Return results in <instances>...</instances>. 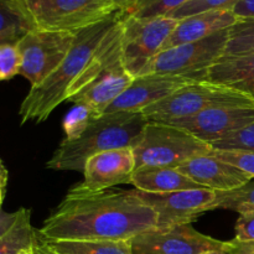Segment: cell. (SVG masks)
<instances>
[{
    "instance_id": "cell-16",
    "label": "cell",
    "mask_w": 254,
    "mask_h": 254,
    "mask_svg": "<svg viewBox=\"0 0 254 254\" xmlns=\"http://www.w3.org/2000/svg\"><path fill=\"white\" fill-rule=\"evenodd\" d=\"M135 78L127 71L123 64V56L109 64L92 83L69 97L67 101L84 103L91 106L101 114L126 92Z\"/></svg>"
},
{
    "instance_id": "cell-13",
    "label": "cell",
    "mask_w": 254,
    "mask_h": 254,
    "mask_svg": "<svg viewBox=\"0 0 254 254\" xmlns=\"http://www.w3.org/2000/svg\"><path fill=\"white\" fill-rule=\"evenodd\" d=\"M135 170L133 148L107 150L91 156L84 164L83 180L76 185L81 190L103 191L130 184Z\"/></svg>"
},
{
    "instance_id": "cell-18",
    "label": "cell",
    "mask_w": 254,
    "mask_h": 254,
    "mask_svg": "<svg viewBox=\"0 0 254 254\" xmlns=\"http://www.w3.org/2000/svg\"><path fill=\"white\" fill-rule=\"evenodd\" d=\"M203 79L240 92L254 103V52L222 57L206 71Z\"/></svg>"
},
{
    "instance_id": "cell-1",
    "label": "cell",
    "mask_w": 254,
    "mask_h": 254,
    "mask_svg": "<svg viewBox=\"0 0 254 254\" xmlns=\"http://www.w3.org/2000/svg\"><path fill=\"white\" fill-rule=\"evenodd\" d=\"M156 228V213L134 190L86 191L74 186L45 220L42 241H131Z\"/></svg>"
},
{
    "instance_id": "cell-17",
    "label": "cell",
    "mask_w": 254,
    "mask_h": 254,
    "mask_svg": "<svg viewBox=\"0 0 254 254\" xmlns=\"http://www.w3.org/2000/svg\"><path fill=\"white\" fill-rule=\"evenodd\" d=\"M237 21L238 19L232 10H210L184 17L179 20L176 27L164 44L163 50L189 42L200 41L222 30L230 29Z\"/></svg>"
},
{
    "instance_id": "cell-21",
    "label": "cell",
    "mask_w": 254,
    "mask_h": 254,
    "mask_svg": "<svg viewBox=\"0 0 254 254\" xmlns=\"http://www.w3.org/2000/svg\"><path fill=\"white\" fill-rule=\"evenodd\" d=\"M42 242L57 254H133L131 241L64 240Z\"/></svg>"
},
{
    "instance_id": "cell-6",
    "label": "cell",
    "mask_w": 254,
    "mask_h": 254,
    "mask_svg": "<svg viewBox=\"0 0 254 254\" xmlns=\"http://www.w3.org/2000/svg\"><path fill=\"white\" fill-rule=\"evenodd\" d=\"M35 29L77 34L118 11L114 0H22Z\"/></svg>"
},
{
    "instance_id": "cell-31",
    "label": "cell",
    "mask_w": 254,
    "mask_h": 254,
    "mask_svg": "<svg viewBox=\"0 0 254 254\" xmlns=\"http://www.w3.org/2000/svg\"><path fill=\"white\" fill-rule=\"evenodd\" d=\"M233 240L240 242H254V212L240 213Z\"/></svg>"
},
{
    "instance_id": "cell-34",
    "label": "cell",
    "mask_w": 254,
    "mask_h": 254,
    "mask_svg": "<svg viewBox=\"0 0 254 254\" xmlns=\"http://www.w3.org/2000/svg\"><path fill=\"white\" fill-rule=\"evenodd\" d=\"M32 252H34V254H57L55 253L54 251L50 250L46 246V243L42 242L39 237H37V242L35 243V246L32 247Z\"/></svg>"
},
{
    "instance_id": "cell-25",
    "label": "cell",
    "mask_w": 254,
    "mask_h": 254,
    "mask_svg": "<svg viewBox=\"0 0 254 254\" xmlns=\"http://www.w3.org/2000/svg\"><path fill=\"white\" fill-rule=\"evenodd\" d=\"M254 52V19L238 20L228 30L223 57L242 56Z\"/></svg>"
},
{
    "instance_id": "cell-28",
    "label": "cell",
    "mask_w": 254,
    "mask_h": 254,
    "mask_svg": "<svg viewBox=\"0 0 254 254\" xmlns=\"http://www.w3.org/2000/svg\"><path fill=\"white\" fill-rule=\"evenodd\" d=\"M210 154L254 179V151L233 150V149H215Z\"/></svg>"
},
{
    "instance_id": "cell-20",
    "label": "cell",
    "mask_w": 254,
    "mask_h": 254,
    "mask_svg": "<svg viewBox=\"0 0 254 254\" xmlns=\"http://www.w3.org/2000/svg\"><path fill=\"white\" fill-rule=\"evenodd\" d=\"M130 185L136 190L149 193H165L192 189H205L191 180L176 168H145L135 169Z\"/></svg>"
},
{
    "instance_id": "cell-3",
    "label": "cell",
    "mask_w": 254,
    "mask_h": 254,
    "mask_svg": "<svg viewBox=\"0 0 254 254\" xmlns=\"http://www.w3.org/2000/svg\"><path fill=\"white\" fill-rule=\"evenodd\" d=\"M148 122L140 112L103 113L81 138L74 141L62 140L47 161V169L83 171L86 161L96 154L113 149L134 148Z\"/></svg>"
},
{
    "instance_id": "cell-41",
    "label": "cell",
    "mask_w": 254,
    "mask_h": 254,
    "mask_svg": "<svg viewBox=\"0 0 254 254\" xmlns=\"http://www.w3.org/2000/svg\"><path fill=\"white\" fill-rule=\"evenodd\" d=\"M19 254H34V252H32V248H31V250L24 251V252H21V253H19Z\"/></svg>"
},
{
    "instance_id": "cell-2",
    "label": "cell",
    "mask_w": 254,
    "mask_h": 254,
    "mask_svg": "<svg viewBox=\"0 0 254 254\" xmlns=\"http://www.w3.org/2000/svg\"><path fill=\"white\" fill-rule=\"evenodd\" d=\"M119 20L121 11L118 10L108 19L77 32L71 50L56 69L41 83L30 88L19 109L21 124L29 122L42 123L62 102L68 99L71 87L88 66L107 34Z\"/></svg>"
},
{
    "instance_id": "cell-32",
    "label": "cell",
    "mask_w": 254,
    "mask_h": 254,
    "mask_svg": "<svg viewBox=\"0 0 254 254\" xmlns=\"http://www.w3.org/2000/svg\"><path fill=\"white\" fill-rule=\"evenodd\" d=\"M232 12L238 20L254 19V0H238Z\"/></svg>"
},
{
    "instance_id": "cell-26",
    "label": "cell",
    "mask_w": 254,
    "mask_h": 254,
    "mask_svg": "<svg viewBox=\"0 0 254 254\" xmlns=\"http://www.w3.org/2000/svg\"><path fill=\"white\" fill-rule=\"evenodd\" d=\"M216 208L238 213L254 212V181L232 191H216Z\"/></svg>"
},
{
    "instance_id": "cell-37",
    "label": "cell",
    "mask_w": 254,
    "mask_h": 254,
    "mask_svg": "<svg viewBox=\"0 0 254 254\" xmlns=\"http://www.w3.org/2000/svg\"><path fill=\"white\" fill-rule=\"evenodd\" d=\"M202 254H235L233 252H231L230 250H228V243L226 245V248L222 251H211V252H206V253H202Z\"/></svg>"
},
{
    "instance_id": "cell-38",
    "label": "cell",
    "mask_w": 254,
    "mask_h": 254,
    "mask_svg": "<svg viewBox=\"0 0 254 254\" xmlns=\"http://www.w3.org/2000/svg\"><path fill=\"white\" fill-rule=\"evenodd\" d=\"M131 1H134V0H114L116 5L118 6V9H123L124 6H127L128 4H130Z\"/></svg>"
},
{
    "instance_id": "cell-15",
    "label": "cell",
    "mask_w": 254,
    "mask_h": 254,
    "mask_svg": "<svg viewBox=\"0 0 254 254\" xmlns=\"http://www.w3.org/2000/svg\"><path fill=\"white\" fill-rule=\"evenodd\" d=\"M176 169L200 186L212 191H232L253 180L240 169L211 154L189 159Z\"/></svg>"
},
{
    "instance_id": "cell-11",
    "label": "cell",
    "mask_w": 254,
    "mask_h": 254,
    "mask_svg": "<svg viewBox=\"0 0 254 254\" xmlns=\"http://www.w3.org/2000/svg\"><path fill=\"white\" fill-rule=\"evenodd\" d=\"M227 242L202 235L189 225L145 231L131 240L133 254H202L222 251Z\"/></svg>"
},
{
    "instance_id": "cell-40",
    "label": "cell",
    "mask_w": 254,
    "mask_h": 254,
    "mask_svg": "<svg viewBox=\"0 0 254 254\" xmlns=\"http://www.w3.org/2000/svg\"><path fill=\"white\" fill-rule=\"evenodd\" d=\"M4 193H5V186H0V206H1L2 198H4Z\"/></svg>"
},
{
    "instance_id": "cell-24",
    "label": "cell",
    "mask_w": 254,
    "mask_h": 254,
    "mask_svg": "<svg viewBox=\"0 0 254 254\" xmlns=\"http://www.w3.org/2000/svg\"><path fill=\"white\" fill-rule=\"evenodd\" d=\"M189 1L190 0H134L123 9H119V11L123 17L169 16Z\"/></svg>"
},
{
    "instance_id": "cell-10",
    "label": "cell",
    "mask_w": 254,
    "mask_h": 254,
    "mask_svg": "<svg viewBox=\"0 0 254 254\" xmlns=\"http://www.w3.org/2000/svg\"><path fill=\"white\" fill-rule=\"evenodd\" d=\"M139 197L156 213V228L168 230L180 225H189L202 213L216 208V191L192 189L165 193H149L136 190Z\"/></svg>"
},
{
    "instance_id": "cell-35",
    "label": "cell",
    "mask_w": 254,
    "mask_h": 254,
    "mask_svg": "<svg viewBox=\"0 0 254 254\" xmlns=\"http://www.w3.org/2000/svg\"><path fill=\"white\" fill-rule=\"evenodd\" d=\"M24 35L19 34H2L0 35V46L6 44H16Z\"/></svg>"
},
{
    "instance_id": "cell-14",
    "label": "cell",
    "mask_w": 254,
    "mask_h": 254,
    "mask_svg": "<svg viewBox=\"0 0 254 254\" xmlns=\"http://www.w3.org/2000/svg\"><path fill=\"white\" fill-rule=\"evenodd\" d=\"M200 81L190 76L171 74H143L133 79L130 86L119 96L104 113L116 112H141L146 107L170 96L181 87Z\"/></svg>"
},
{
    "instance_id": "cell-23",
    "label": "cell",
    "mask_w": 254,
    "mask_h": 254,
    "mask_svg": "<svg viewBox=\"0 0 254 254\" xmlns=\"http://www.w3.org/2000/svg\"><path fill=\"white\" fill-rule=\"evenodd\" d=\"M102 114L92 108L91 106L84 103H76L73 108L66 114L62 123V128L64 131L66 141H74L81 138L87 129L91 127L96 119H98Z\"/></svg>"
},
{
    "instance_id": "cell-30",
    "label": "cell",
    "mask_w": 254,
    "mask_h": 254,
    "mask_svg": "<svg viewBox=\"0 0 254 254\" xmlns=\"http://www.w3.org/2000/svg\"><path fill=\"white\" fill-rule=\"evenodd\" d=\"M21 56L16 44H6L0 46V81H6L20 74Z\"/></svg>"
},
{
    "instance_id": "cell-29",
    "label": "cell",
    "mask_w": 254,
    "mask_h": 254,
    "mask_svg": "<svg viewBox=\"0 0 254 254\" xmlns=\"http://www.w3.org/2000/svg\"><path fill=\"white\" fill-rule=\"evenodd\" d=\"M215 149H233V150L254 151V122L250 126L232 131L222 139L213 143Z\"/></svg>"
},
{
    "instance_id": "cell-36",
    "label": "cell",
    "mask_w": 254,
    "mask_h": 254,
    "mask_svg": "<svg viewBox=\"0 0 254 254\" xmlns=\"http://www.w3.org/2000/svg\"><path fill=\"white\" fill-rule=\"evenodd\" d=\"M6 181H7V171L6 169L2 165L1 160H0V186H5L6 188Z\"/></svg>"
},
{
    "instance_id": "cell-12",
    "label": "cell",
    "mask_w": 254,
    "mask_h": 254,
    "mask_svg": "<svg viewBox=\"0 0 254 254\" xmlns=\"http://www.w3.org/2000/svg\"><path fill=\"white\" fill-rule=\"evenodd\" d=\"M254 122L252 107H221L169 122L174 127L184 129L200 140L212 145L232 131L240 130Z\"/></svg>"
},
{
    "instance_id": "cell-19",
    "label": "cell",
    "mask_w": 254,
    "mask_h": 254,
    "mask_svg": "<svg viewBox=\"0 0 254 254\" xmlns=\"http://www.w3.org/2000/svg\"><path fill=\"white\" fill-rule=\"evenodd\" d=\"M36 242L37 232L31 225L29 208L0 212V254H19L31 250Z\"/></svg>"
},
{
    "instance_id": "cell-8",
    "label": "cell",
    "mask_w": 254,
    "mask_h": 254,
    "mask_svg": "<svg viewBox=\"0 0 254 254\" xmlns=\"http://www.w3.org/2000/svg\"><path fill=\"white\" fill-rule=\"evenodd\" d=\"M122 17V56L127 71L138 77L163 50L179 20L170 16Z\"/></svg>"
},
{
    "instance_id": "cell-4",
    "label": "cell",
    "mask_w": 254,
    "mask_h": 254,
    "mask_svg": "<svg viewBox=\"0 0 254 254\" xmlns=\"http://www.w3.org/2000/svg\"><path fill=\"white\" fill-rule=\"evenodd\" d=\"M221 107H252L254 103L228 87L200 79L181 87L161 101L146 107L140 112L149 122L169 123L176 119L188 118L207 109Z\"/></svg>"
},
{
    "instance_id": "cell-39",
    "label": "cell",
    "mask_w": 254,
    "mask_h": 254,
    "mask_svg": "<svg viewBox=\"0 0 254 254\" xmlns=\"http://www.w3.org/2000/svg\"><path fill=\"white\" fill-rule=\"evenodd\" d=\"M246 245V247L254 254V242H243Z\"/></svg>"
},
{
    "instance_id": "cell-33",
    "label": "cell",
    "mask_w": 254,
    "mask_h": 254,
    "mask_svg": "<svg viewBox=\"0 0 254 254\" xmlns=\"http://www.w3.org/2000/svg\"><path fill=\"white\" fill-rule=\"evenodd\" d=\"M227 243H228V250L235 254H253L247 247H246L245 243L240 242V241L232 240V241H228Z\"/></svg>"
},
{
    "instance_id": "cell-9",
    "label": "cell",
    "mask_w": 254,
    "mask_h": 254,
    "mask_svg": "<svg viewBox=\"0 0 254 254\" xmlns=\"http://www.w3.org/2000/svg\"><path fill=\"white\" fill-rule=\"evenodd\" d=\"M76 34L34 29L16 42L21 56L20 74L31 87L41 83L56 69L74 42Z\"/></svg>"
},
{
    "instance_id": "cell-22",
    "label": "cell",
    "mask_w": 254,
    "mask_h": 254,
    "mask_svg": "<svg viewBox=\"0 0 254 254\" xmlns=\"http://www.w3.org/2000/svg\"><path fill=\"white\" fill-rule=\"evenodd\" d=\"M34 29L22 0H0V35H25Z\"/></svg>"
},
{
    "instance_id": "cell-27",
    "label": "cell",
    "mask_w": 254,
    "mask_h": 254,
    "mask_svg": "<svg viewBox=\"0 0 254 254\" xmlns=\"http://www.w3.org/2000/svg\"><path fill=\"white\" fill-rule=\"evenodd\" d=\"M238 0H190L171 12L169 16L173 19L180 20L184 17L191 16V15L200 14L203 11H210V10H232L235 4Z\"/></svg>"
},
{
    "instance_id": "cell-7",
    "label": "cell",
    "mask_w": 254,
    "mask_h": 254,
    "mask_svg": "<svg viewBox=\"0 0 254 254\" xmlns=\"http://www.w3.org/2000/svg\"><path fill=\"white\" fill-rule=\"evenodd\" d=\"M228 30H222L200 41L179 45L159 52L141 71L143 74L190 76L203 79L206 71L222 59L228 40Z\"/></svg>"
},
{
    "instance_id": "cell-5",
    "label": "cell",
    "mask_w": 254,
    "mask_h": 254,
    "mask_svg": "<svg viewBox=\"0 0 254 254\" xmlns=\"http://www.w3.org/2000/svg\"><path fill=\"white\" fill-rule=\"evenodd\" d=\"M212 146L189 131L160 122H148L133 148L135 169L178 168L184 161L210 154Z\"/></svg>"
}]
</instances>
